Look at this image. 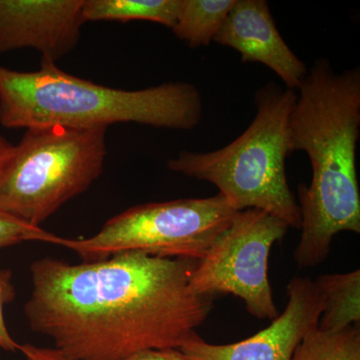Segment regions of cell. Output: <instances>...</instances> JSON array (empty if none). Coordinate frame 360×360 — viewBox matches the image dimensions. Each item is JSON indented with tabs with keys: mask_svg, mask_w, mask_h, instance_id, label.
Wrapping results in <instances>:
<instances>
[{
	"mask_svg": "<svg viewBox=\"0 0 360 360\" xmlns=\"http://www.w3.org/2000/svg\"><path fill=\"white\" fill-rule=\"evenodd\" d=\"M26 360H30V359H26Z\"/></svg>",
	"mask_w": 360,
	"mask_h": 360,
	"instance_id": "cell-20",
	"label": "cell"
},
{
	"mask_svg": "<svg viewBox=\"0 0 360 360\" xmlns=\"http://www.w3.org/2000/svg\"><path fill=\"white\" fill-rule=\"evenodd\" d=\"M213 41L236 49L243 63L267 66L288 89H298L309 72L284 41L265 0H236Z\"/></svg>",
	"mask_w": 360,
	"mask_h": 360,
	"instance_id": "cell-10",
	"label": "cell"
},
{
	"mask_svg": "<svg viewBox=\"0 0 360 360\" xmlns=\"http://www.w3.org/2000/svg\"><path fill=\"white\" fill-rule=\"evenodd\" d=\"M290 360H360L359 324L338 330L312 329Z\"/></svg>",
	"mask_w": 360,
	"mask_h": 360,
	"instance_id": "cell-14",
	"label": "cell"
},
{
	"mask_svg": "<svg viewBox=\"0 0 360 360\" xmlns=\"http://www.w3.org/2000/svg\"><path fill=\"white\" fill-rule=\"evenodd\" d=\"M61 236L33 226L0 210V250L30 241L58 245Z\"/></svg>",
	"mask_w": 360,
	"mask_h": 360,
	"instance_id": "cell-15",
	"label": "cell"
},
{
	"mask_svg": "<svg viewBox=\"0 0 360 360\" xmlns=\"http://www.w3.org/2000/svg\"><path fill=\"white\" fill-rule=\"evenodd\" d=\"M198 260L141 251L70 264L30 265V328L68 360H120L148 349H179L212 314V296L191 285Z\"/></svg>",
	"mask_w": 360,
	"mask_h": 360,
	"instance_id": "cell-1",
	"label": "cell"
},
{
	"mask_svg": "<svg viewBox=\"0 0 360 360\" xmlns=\"http://www.w3.org/2000/svg\"><path fill=\"white\" fill-rule=\"evenodd\" d=\"M106 129H25L0 176V210L41 227L103 174Z\"/></svg>",
	"mask_w": 360,
	"mask_h": 360,
	"instance_id": "cell-5",
	"label": "cell"
},
{
	"mask_svg": "<svg viewBox=\"0 0 360 360\" xmlns=\"http://www.w3.org/2000/svg\"><path fill=\"white\" fill-rule=\"evenodd\" d=\"M184 0H84L82 14L87 21L146 20L172 28Z\"/></svg>",
	"mask_w": 360,
	"mask_h": 360,
	"instance_id": "cell-12",
	"label": "cell"
},
{
	"mask_svg": "<svg viewBox=\"0 0 360 360\" xmlns=\"http://www.w3.org/2000/svg\"><path fill=\"white\" fill-rule=\"evenodd\" d=\"M288 295L283 314L257 335L229 345H212L198 335L180 352L188 360H290L303 338L319 326L323 300L309 277H293Z\"/></svg>",
	"mask_w": 360,
	"mask_h": 360,
	"instance_id": "cell-8",
	"label": "cell"
},
{
	"mask_svg": "<svg viewBox=\"0 0 360 360\" xmlns=\"http://www.w3.org/2000/svg\"><path fill=\"white\" fill-rule=\"evenodd\" d=\"M20 352L30 360H68L56 348L35 347L32 345H20Z\"/></svg>",
	"mask_w": 360,
	"mask_h": 360,
	"instance_id": "cell-18",
	"label": "cell"
},
{
	"mask_svg": "<svg viewBox=\"0 0 360 360\" xmlns=\"http://www.w3.org/2000/svg\"><path fill=\"white\" fill-rule=\"evenodd\" d=\"M236 212L219 193L144 203L108 219L91 238H61L58 245L75 251L84 262L129 251L200 262Z\"/></svg>",
	"mask_w": 360,
	"mask_h": 360,
	"instance_id": "cell-6",
	"label": "cell"
},
{
	"mask_svg": "<svg viewBox=\"0 0 360 360\" xmlns=\"http://www.w3.org/2000/svg\"><path fill=\"white\" fill-rule=\"evenodd\" d=\"M296 98L295 90L265 84L255 94L257 115L240 136L212 153L181 151L168 168L217 186L236 212L262 210L300 229V206L285 170L292 153L290 120Z\"/></svg>",
	"mask_w": 360,
	"mask_h": 360,
	"instance_id": "cell-4",
	"label": "cell"
},
{
	"mask_svg": "<svg viewBox=\"0 0 360 360\" xmlns=\"http://www.w3.org/2000/svg\"><path fill=\"white\" fill-rule=\"evenodd\" d=\"M236 0H184L176 25L177 39L188 46H207L214 40Z\"/></svg>",
	"mask_w": 360,
	"mask_h": 360,
	"instance_id": "cell-13",
	"label": "cell"
},
{
	"mask_svg": "<svg viewBox=\"0 0 360 360\" xmlns=\"http://www.w3.org/2000/svg\"><path fill=\"white\" fill-rule=\"evenodd\" d=\"M288 229L283 220L262 210L236 212L198 262L191 288L201 295L236 296L252 316L274 321L279 312L269 283V255Z\"/></svg>",
	"mask_w": 360,
	"mask_h": 360,
	"instance_id": "cell-7",
	"label": "cell"
},
{
	"mask_svg": "<svg viewBox=\"0 0 360 360\" xmlns=\"http://www.w3.org/2000/svg\"><path fill=\"white\" fill-rule=\"evenodd\" d=\"M202 110L200 91L187 82L124 90L70 75L44 58L34 71L0 66V123L6 129H92L137 123L191 130L200 124Z\"/></svg>",
	"mask_w": 360,
	"mask_h": 360,
	"instance_id": "cell-3",
	"label": "cell"
},
{
	"mask_svg": "<svg viewBox=\"0 0 360 360\" xmlns=\"http://www.w3.org/2000/svg\"><path fill=\"white\" fill-rule=\"evenodd\" d=\"M298 90L290 120L291 151L309 155L312 179L297 189L302 236L293 257L307 269L326 259L336 234L360 232L359 68L338 73L321 59Z\"/></svg>",
	"mask_w": 360,
	"mask_h": 360,
	"instance_id": "cell-2",
	"label": "cell"
},
{
	"mask_svg": "<svg viewBox=\"0 0 360 360\" xmlns=\"http://www.w3.org/2000/svg\"><path fill=\"white\" fill-rule=\"evenodd\" d=\"M84 0H0V54L32 49L56 63L79 42Z\"/></svg>",
	"mask_w": 360,
	"mask_h": 360,
	"instance_id": "cell-9",
	"label": "cell"
},
{
	"mask_svg": "<svg viewBox=\"0 0 360 360\" xmlns=\"http://www.w3.org/2000/svg\"><path fill=\"white\" fill-rule=\"evenodd\" d=\"M11 269H0V348L6 352H14L20 349V345L7 329L4 309L15 298V288Z\"/></svg>",
	"mask_w": 360,
	"mask_h": 360,
	"instance_id": "cell-16",
	"label": "cell"
},
{
	"mask_svg": "<svg viewBox=\"0 0 360 360\" xmlns=\"http://www.w3.org/2000/svg\"><path fill=\"white\" fill-rule=\"evenodd\" d=\"M120 360H188L179 349L165 348V349H148L136 352Z\"/></svg>",
	"mask_w": 360,
	"mask_h": 360,
	"instance_id": "cell-17",
	"label": "cell"
},
{
	"mask_svg": "<svg viewBox=\"0 0 360 360\" xmlns=\"http://www.w3.org/2000/svg\"><path fill=\"white\" fill-rule=\"evenodd\" d=\"M14 146L11 142L7 141L4 136L0 135V176L6 168L11 153H13Z\"/></svg>",
	"mask_w": 360,
	"mask_h": 360,
	"instance_id": "cell-19",
	"label": "cell"
},
{
	"mask_svg": "<svg viewBox=\"0 0 360 360\" xmlns=\"http://www.w3.org/2000/svg\"><path fill=\"white\" fill-rule=\"evenodd\" d=\"M323 300L317 328L338 330L360 322V270L326 274L314 281Z\"/></svg>",
	"mask_w": 360,
	"mask_h": 360,
	"instance_id": "cell-11",
	"label": "cell"
}]
</instances>
